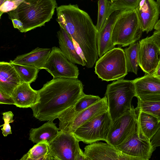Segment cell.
<instances>
[{"mask_svg":"<svg viewBox=\"0 0 160 160\" xmlns=\"http://www.w3.org/2000/svg\"><path fill=\"white\" fill-rule=\"evenodd\" d=\"M57 6L56 0H24L16 9L7 13L10 19L22 22V32H26L50 21Z\"/></svg>","mask_w":160,"mask_h":160,"instance_id":"obj_3","label":"cell"},{"mask_svg":"<svg viewBox=\"0 0 160 160\" xmlns=\"http://www.w3.org/2000/svg\"><path fill=\"white\" fill-rule=\"evenodd\" d=\"M24 0H8L0 6V18L4 13L16 9Z\"/></svg>","mask_w":160,"mask_h":160,"instance_id":"obj_31","label":"cell"},{"mask_svg":"<svg viewBox=\"0 0 160 160\" xmlns=\"http://www.w3.org/2000/svg\"><path fill=\"white\" fill-rule=\"evenodd\" d=\"M112 122L108 110L82 125L74 133L79 141L87 144L101 140L106 142Z\"/></svg>","mask_w":160,"mask_h":160,"instance_id":"obj_9","label":"cell"},{"mask_svg":"<svg viewBox=\"0 0 160 160\" xmlns=\"http://www.w3.org/2000/svg\"><path fill=\"white\" fill-rule=\"evenodd\" d=\"M11 20L14 28L18 29L21 32H22L23 30V24L22 22L16 18L12 19Z\"/></svg>","mask_w":160,"mask_h":160,"instance_id":"obj_36","label":"cell"},{"mask_svg":"<svg viewBox=\"0 0 160 160\" xmlns=\"http://www.w3.org/2000/svg\"><path fill=\"white\" fill-rule=\"evenodd\" d=\"M137 112L142 111L157 118L160 122V101H142L138 99Z\"/></svg>","mask_w":160,"mask_h":160,"instance_id":"obj_29","label":"cell"},{"mask_svg":"<svg viewBox=\"0 0 160 160\" xmlns=\"http://www.w3.org/2000/svg\"><path fill=\"white\" fill-rule=\"evenodd\" d=\"M30 84L21 83L14 90L11 96L16 107L22 108H31L38 102V91L33 89Z\"/></svg>","mask_w":160,"mask_h":160,"instance_id":"obj_18","label":"cell"},{"mask_svg":"<svg viewBox=\"0 0 160 160\" xmlns=\"http://www.w3.org/2000/svg\"><path fill=\"white\" fill-rule=\"evenodd\" d=\"M37 91L38 102L31 108L33 116L40 121L53 122L85 94L78 78H53Z\"/></svg>","mask_w":160,"mask_h":160,"instance_id":"obj_2","label":"cell"},{"mask_svg":"<svg viewBox=\"0 0 160 160\" xmlns=\"http://www.w3.org/2000/svg\"><path fill=\"white\" fill-rule=\"evenodd\" d=\"M136 10L143 32L152 31L158 20L160 14L159 6L154 0H141Z\"/></svg>","mask_w":160,"mask_h":160,"instance_id":"obj_16","label":"cell"},{"mask_svg":"<svg viewBox=\"0 0 160 160\" xmlns=\"http://www.w3.org/2000/svg\"><path fill=\"white\" fill-rule=\"evenodd\" d=\"M57 21L60 27L71 37L85 67L92 68L98 59V31L88 14L77 4L62 5L56 8Z\"/></svg>","mask_w":160,"mask_h":160,"instance_id":"obj_1","label":"cell"},{"mask_svg":"<svg viewBox=\"0 0 160 160\" xmlns=\"http://www.w3.org/2000/svg\"><path fill=\"white\" fill-rule=\"evenodd\" d=\"M132 81L138 99L142 101H160V78L146 74Z\"/></svg>","mask_w":160,"mask_h":160,"instance_id":"obj_15","label":"cell"},{"mask_svg":"<svg viewBox=\"0 0 160 160\" xmlns=\"http://www.w3.org/2000/svg\"><path fill=\"white\" fill-rule=\"evenodd\" d=\"M3 115L2 119L4 120V122L12 123L14 120L13 118L14 115L12 112L9 111L4 112L2 113Z\"/></svg>","mask_w":160,"mask_h":160,"instance_id":"obj_34","label":"cell"},{"mask_svg":"<svg viewBox=\"0 0 160 160\" xmlns=\"http://www.w3.org/2000/svg\"><path fill=\"white\" fill-rule=\"evenodd\" d=\"M138 117L132 106L131 109L112 122L106 142L116 148L127 140L136 129Z\"/></svg>","mask_w":160,"mask_h":160,"instance_id":"obj_10","label":"cell"},{"mask_svg":"<svg viewBox=\"0 0 160 160\" xmlns=\"http://www.w3.org/2000/svg\"><path fill=\"white\" fill-rule=\"evenodd\" d=\"M138 42L139 66L146 74L152 75L159 63L160 48L152 36Z\"/></svg>","mask_w":160,"mask_h":160,"instance_id":"obj_12","label":"cell"},{"mask_svg":"<svg viewBox=\"0 0 160 160\" xmlns=\"http://www.w3.org/2000/svg\"><path fill=\"white\" fill-rule=\"evenodd\" d=\"M105 95L108 99V109L112 121L132 108L131 102L136 97L132 80L120 79L108 84Z\"/></svg>","mask_w":160,"mask_h":160,"instance_id":"obj_4","label":"cell"},{"mask_svg":"<svg viewBox=\"0 0 160 160\" xmlns=\"http://www.w3.org/2000/svg\"><path fill=\"white\" fill-rule=\"evenodd\" d=\"M57 37L59 48L66 58L73 64L85 66L86 62L77 51L72 38L61 27Z\"/></svg>","mask_w":160,"mask_h":160,"instance_id":"obj_21","label":"cell"},{"mask_svg":"<svg viewBox=\"0 0 160 160\" xmlns=\"http://www.w3.org/2000/svg\"><path fill=\"white\" fill-rule=\"evenodd\" d=\"M51 51L49 48L37 47L30 52L17 57L10 62L31 66L39 69H44V67Z\"/></svg>","mask_w":160,"mask_h":160,"instance_id":"obj_20","label":"cell"},{"mask_svg":"<svg viewBox=\"0 0 160 160\" xmlns=\"http://www.w3.org/2000/svg\"><path fill=\"white\" fill-rule=\"evenodd\" d=\"M21 83L15 68L10 62H0V92L11 96L14 89Z\"/></svg>","mask_w":160,"mask_h":160,"instance_id":"obj_19","label":"cell"},{"mask_svg":"<svg viewBox=\"0 0 160 160\" xmlns=\"http://www.w3.org/2000/svg\"><path fill=\"white\" fill-rule=\"evenodd\" d=\"M153 39L160 48V30H156L152 35Z\"/></svg>","mask_w":160,"mask_h":160,"instance_id":"obj_37","label":"cell"},{"mask_svg":"<svg viewBox=\"0 0 160 160\" xmlns=\"http://www.w3.org/2000/svg\"><path fill=\"white\" fill-rule=\"evenodd\" d=\"M139 42H136L124 50L127 71L137 74L138 65Z\"/></svg>","mask_w":160,"mask_h":160,"instance_id":"obj_24","label":"cell"},{"mask_svg":"<svg viewBox=\"0 0 160 160\" xmlns=\"http://www.w3.org/2000/svg\"><path fill=\"white\" fill-rule=\"evenodd\" d=\"M141 0H114L111 1L114 11L135 9Z\"/></svg>","mask_w":160,"mask_h":160,"instance_id":"obj_30","label":"cell"},{"mask_svg":"<svg viewBox=\"0 0 160 160\" xmlns=\"http://www.w3.org/2000/svg\"><path fill=\"white\" fill-rule=\"evenodd\" d=\"M10 62L12 65L17 72L21 83L26 82L30 84L35 81L39 69L31 66Z\"/></svg>","mask_w":160,"mask_h":160,"instance_id":"obj_26","label":"cell"},{"mask_svg":"<svg viewBox=\"0 0 160 160\" xmlns=\"http://www.w3.org/2000/svg\"><path fill=\"white\" fill-rule=\"evenodd\" d=\"M59 130L53 122L48 121L39 128L31 129L29 139L33 143L43 141L48 143L58 135Z\"/></svg>","mask_w":160,"mask_h":160,"instance_id":"obj_23","label":"cell"},{"mask_svg":"<svg viewBox=\"0 0 160 160\" xmlns=\"http://www.w3.org/2000/svg\"><path fill=\"white\" fill-rule=\"evenodd\" d=\"M44 69L53 78H78L79 74L77 66L68 60L60 48L56 47L52 48Z\"/></svg>","mask_w":160,"mask_h":160,"instance_id":"obj_11","label":"cell"},{"mask_svg":"<svg viewBox=\"0 0 160 160\" xmlns=\"http://www.w3.org/2000/svg\"><path fill=\"white\" fill-rule=\"evenodd\" d=\"M0 103L14 105V101L11 96L0 92Z\"/></svg>","mask_w":160,"mask_h":160,"instance_id":"obj_32","label":"cell"},{"mask_svg":"<svg viewBox=\"0 0 160 160\" xmlns=\"http://www.w3.org/2000/svg\"><path fill=\"white\" fill-rule=\"evenodd\" d=\"M8 122H4V124L1 126H2V128H1L2 133L4 137H6L8 134L12 133L11 126Z\"/></svg>","mask_w":160,"mask_h":160,"instance_id":"obj_35","label":"cell"},{"mask_svg":"<svg viewBox=\"0 0 160 160\" xmlns=\"http://www.w3.org/2000/svg\"><path fill=\"white\" fill-rule=\"evenodd\" d=\"M113 0H110V1L111 2L113 1Z\"/></svg>","mask_w":160,"mask_h":160,"instance_id":"obj_42","label":"cell"},{"mask_svg":"<svg viewBox=\"0 0 160 160\" xmlns=\"http://www.w3.org/2000/svg\"><path fill=\"white\" fill-rule=\"evenodd\" d=\"M84 153L87 160H137L107 143L95 142L90 144L85 147Z\"/></svg>","mask_w":160,"mask_h":160,"instance_id":"obj_14","label":"cell"},{"mask_svg":"<svg viewBox=\"0 0 160 160\" xmlns=\"http://www.w3.org/2000/svg\"><path fill=\"white\" fill-rule=\"evenodd\" d=\"M153 147L155 148L160 146V128L150 140Z\"/></svg>","mask_w":160,"mask_h":160,"instance_id":"obj_33","label":"cell"},{"mask_svg":"<svg viewBox=\"0 0 160 160\" xmlns=\"http://www.w3.org/2000/svg\"><path fill=\"white\" fill-rule=\"evenodd\" d=\"M98 15L96 25L98 32L104 27L110 17L114 11L112 7V3L108 0H98Z\"/></svg>","mask_w":160,"mask_h":160,"instance_id":"obj_25","label":"cell"},{"mask_svg":"<svg viewBox=\"0 0 160 160\" xmlns=\"http://www.w3.org/2000/svg\"><path fill=\"white\" fill-rule=\"evenodd\" d=\"M101 99V98L98 96L85 94L74 106L67 109L72 113H77L88 108Z\"/></svg>","mask_w":160,"mask_h":160,"instance_id":"obj_28","label":"cell"},{"mask_svg":"<svg viewBox=\"0 0 160 160\" xmlns=\"http://www.w3.org/2000/svg\"><path fill=\"white\" fill-rule=\"evenodd\" d=\"M116 148L123 153L137 160H149L155 148L152 145L150 140L139 136L137 125L133 134Z\"/></svg>","mask_w":160,"mask_h":160,"instance_id":"obj_13","label":"cell"},{"mask_svg":"<svg viewBox=\"0 0 160 160\" xmlns=\"http://www.w3.org/2000/svg\"><path fill=\"white\" fill-rule=\"evenodd\" d=\"M154 29L156 30H160V19L158 20L155 25L154 28Z\"/></svg>","mask_w":160,"mask_h":160,"instance_id":"obj_39","label":"cell"},{"mask_svg":"<svg viewBox=\"0 0 160 160\" xmlns=\"http://www.w3.org/2000/svg\"><path fill=\"white\" fill-rule=\"evenodd\" d=\"M8 0H0V6L3 4L6 1Z\"/></svg>","mask_w":160,"mask_h":160,"instance_id":"obj_40","label":"cell"},{"mask_svg":"<svg viewBox=\"0 0 160 160\" xmlns=\"http://www.w3.org/2000/svg\"><path fill=\"white\" fill-rule=\"evenodd\" d=\"M108 109V99L105 96L97 102L77 113H73L67 109L58 117L59 131L74 133L82 125Z\"/></svg>","mask_w":160,"mask_h":160,"instance_id":"obj_7","label":"cell"},{"mask_svg":"<svg viewBox=\"0 0 160 160\" xmlns=\"http://www.w3.org/2000/svg\"><path fill=\"white\" fill-rule=\"evenodd\" d=\"M152 75L160 78V54L158 64L155 72Z\"/></svg>","mask_w":160,"mask_h":160,"instance_id":"obj_38","label":"cell"},{"mask_svg":"<svg viewBox=\"0 0 160 160\" xmlns=\"http://www.w3.org/2000/svg\"><path fill=\"white\" fill-rule=\"evenodd\" d=\"M137 126L139 136L151 140L160 128V122L156 117L144 112L139 111Z\"/></svg>","mask_w":160,"mask_h":160,"instance_id":"obj_22","label":"cell"},{"mask_svg":"<svg viewBox=\"0 0 160 160\" xmlns=\"http://www.w3.org/2000/svg\"><path fill=\"white\" fill-rule=\"evenodd\" d=\"M123 10L117 11L113 12L104 27L98 32L97 44L99 58L115 48V46L112 40V30L116 20Z\"/></svg>","mask_w":160,"mask_h":160,"instance_id":"obj_17","label":"cell"},{"mask_svg":"<svg viewBox=\"0 0 160 160\" xmlns=\"http://www.w3.org/2000/svg\"><path fill=\"white\" fill-rule=\"evenodd\" d=\"M142 32L136 9L123 10L114 24L112 42L115 46H127L139 40Z\"/></svg>","mask_w":160,"mask_h":160,"instance_id":"obj_5","label":"cell"},{"mask_svg":"<svg viewBox=\"0 0 160 160\" xmlns=\"http://www.w3.org/2000/svg\"><path fill=\"white\" fill-rule=\"evenodd\" d=\"M48 152V142H40L34 145L20 160H47Z\"/></svg>","mask_w":160,"mask_h":160,"instance_id":"obj_27","label":"cell"},{"mask_svg":"<svg viewBox=\"0 0 160 160\" xmlns=\"http://www.w3.org/2000/svg\"><path fill=\"white\" fill-rule=\"evenodd\" d=\"M157 2L158 3V5L159 6V8H160V0H158L157 1Z\"/></svg>","mask_w":160,"mask_h":160,"instance_id":"obj_41","label":"cell"},{"mask_svg":"<svg viewBox=\"0 0 160 160\" xmlns=\"http://www.w3.org/2000/svg\"><path fill=\"white\" fill-rule=\"evenodd\" d=\"M79 142L74 133L59 131L58 135L48 143L49 153L54 160H87Z\"/></svg>","mask_w":160,"mask_h":160,"instance_id":"obj_8","label":"cell"},{"mask_svg":"<svg viewBox=\"0 0 160 160\" xmlns=\"http://www.w3.org/2000/svg\"><path fill=\"white\" fill-rule=\"evenodd\" d=\"M95 69V73L102 81L123 78L128 72L124 50L118 47L108 51L97 61Z\"/></svg>","mask_w":160,"mask_h":160,"instance_id":"obj_6","label":"cell"}]
</instances>
